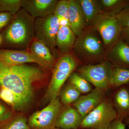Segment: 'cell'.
<instances>
[{
  "mask_svg": "<svg viewBox=\"0 0 129 129\" xmlns=\"http://www.w3.org/2000/svg\"><path fill=\"white\" fill-rule=\"evenodd\" d=\"M78 63L74 57L65 54L56 62L52 75L45 97L48 101L57 98L66 81L77 67Z\"/></svg>",
  "mask_w": 129,
  "mask_h": 129,
  "instance_id": "3957f363",
  "label": "cell"
},
{
  "mask_svg": "<svg viewBox=\"0 0 129 129\" xmlns=\"http://www.w3.org/2000/svg\"><path fill=\"white\" fill-rule=\"evenodd\" d=\"M0 99L11 106L15 111H22L28 104L14 92L2 87L0 88Z\"/></svg>",
  "mask_w": 129,
  "mask_h": 129,
  "instance_id": "d6986e66",
  "label": "cell"
},
{
  "mask_svg": "<svg viewBox=\"0 0 129 129\" xmlns=\"http://www.w3.org/2000/svg\"><path fill=\"white\" fill-rule=\"evenodd\" d=\"M59 97L50 101L45 107L32 114L28 119L30 129H54L58 117L62 110Z\"/></svg>",
  "mask_w": 129,
  "mask_h": 129,
  "instance_id": "52a82bcc",
  "label": "cell"
},
{
  "mask_svg": "<svg viewBox=\"0 0 129 129\" xmlns=\"http://www.w3.org/2000/svg\"><path fill=\"white\" fill-rule=\"evenodd\" d=\"M42 70L22 64L12 65L0 61V87L17 95L28 104L34 95V85L42 79Z\"/></svg>",
  "mask_w": 129,
  "mask_h": 129,
  "instance_id": "6da1fadb",
  "label": "cell"
},
{
  "mask_svg": "<svg viewBox=\"0 0 129 129\" xmlns=\"http://www.w3.org/2000/svg\"><path fill=\"white\" fill-rule=\"evenodd\" d=\"M70 84L74 86L81 93H87L92 90L90 84L79 74L73 73L69 78Z\"/></svg>",
  "mask_w": 129,
  "mask_h": 129,
  "instance_id": "d4e9b609",
  "label": "cell"
},
{
  "mask_svg": "<svg viewBox=\"0 0 129 129\" xmlns=\"http://www.w3.org/2000/svg\"><path fill=\"white\" fill-rule=\"evenodd\" d=\"M81 94L79 91L69 83L61 89L59 98L62 104L68 106L76 101Z\"/></svg>",
  "mask_w": 129,
  "mask_h": 129,
  "instance_id": "7402d4cb",
  "label": "cell"
},
{
  "mask_svg": "<svg viewBox=\"0 0 129 129\" xmlns=\"http://www.w3.org/2000/svg\"><path fill=\"white\" fill-rule=\"evenodd\" d=\"M54 129H60L57 128H55Z\"/></svg>",
  "mask_w": 129,
  "mask_h": 129,
  "instance_id": "e575fe53",
  "label": "cell"
},
{
  "mask_svg": "<svg viewBox=\"0 0 129 129\" xmlns=\"http://www.w3.org/2000/svg\"><path fill=\"white\" fill-rule=\"evenodd\" d=\"M12 116V111L0 101V123L7 120Z\"/></svg>",
  "mask_w": 129,
  "mask_h": 129,
  "instance_id": "f1b7e54d",
  "label": "cell"
},
{
  "mask_svg": "<svg viewBox=\"0 0 129 129\" xmlns=\"http://www.w3.org/2000/svg\"><path fill=\"white\" fill-rule=\"evenodd\" d=\"M117 116L112 103L104 100L83 118L80 128L107 129Z\"/></svg>",
  "mask_w": 129,
  "mask_h": 129,
  "instance_id": "277c9868",
  "label": "cell"
},
{
  "mask_svg": "<svg viewBox=\"0 0 129 129\" xmlns=\"http://www.w3.org/2000/svg\"><path fill=\"white\" fill-rule=\"evenodd\" d=\"M46 44L36 39L30 45V54L42 67L52 68L55 64V60L50 49Z\"/></svg>",
  "mask_w": 129,
  "mask_h": 129,
  "instance_id": "4fadbf2b",
  "label": "cell"
},
{
  "mask_svg": "<svg viewBox=\"0 0 129 129\" xmlns=\"http://www.w3.org/2000/svg\"><path fill=\"white\" fill-rule=\"evenodd\" d=\"M128 83L129 69L113 68L109 80L110 86L117 88Z\"/></svg>",
  "mask_w": 129,
  "mask_h": 129,
  "instance_id": "603a6c76",
  "label": "cell"
},
{
  "mask_svg": "<svg viewBox=\"0 0 129 129\" xmlns=\"http://www.w3.org/2000/svg\"><path fill=\"white\" fill-rule=\"evenodd\" d=\"M13 16L9 13L0 12V29L5 27L9 22Z\"/></svg>",
  "mask_w": 129,
  "mask_h": 129,
  "instance_id": "f546056e",
  "label": "cell"
},
{
  "mask_svg": "<svg viewBox=\"0 0 129 129\" xmlns=\"http://www.w3.org/2000/svg\"><path fill=\"white\" fill-rule=\"evenodd\" d=\"M106 46H112L120 39L123 28L114 15L102 13L92 24Z\"/></svg>",
  "mask_w": 129,
  "mask_h": 129,
  "instance_id": "8992f818",
  "label": "cell"
},
{
  "mask_svg": "<svg viewBox=\"0 0 129 129\" xmlns=\"http://www.w3.org/2000/svg\"><path fill=\"white\" fill-rule=\"evenodd\" d=\"M120 38L129 45V28H123Z\"/></svg>",
  "mask_w": 129,
  "mask_h": 129,
  "instance_id": "1f68e13d",
  "label": "cell"
},
{
  "mask_svg": "<svg viewBox=\"0 0 129 129\" xmlns=\"http://www.w3.org/2000/svg\"><path fill=\"white\" fill-rule=\"evenodd\" d=\"M102 13L115 16L129 5V0L98 1Z\"/></svg>",
  "mask_w": 129,
  "mask_h": 129,
  "instance_id": "ffe728a7",
  "label": "cell"
},
{
  "mask_svg": "<svg viewBox=\"0 0 129 129\" xmlns=\"http://www.w3.org/2000/svg\"><path fill=\"white\" fill-rule=\"evenodd\" d=\"M127 124H128L129 126V118H128V119H127Z\"/></svg>",
  "mask_w": 129,
  "mask_h": 129,
  "instance_id": "d6a6232c",
  "label": "cell"
},
{
  "mask_svg": "<svg viewBox=\"0 0 129 129\" xmlns=\"http://www.w3.org/2000/svg\"><path fill=\"white\" fill-rule=\"evenodd\" d=\"M14 16L5 32V40L13 45L20 48H27L34 37L35 19L23 9Z\"/></svg>",
  "mask_w": 129,
  "mask_h": 129,
  "instance_id": "7a4b0ae2",
  "label": "cell"
},
{
  "mask_svg": "<svg viewBox=\"0 0 129 129\" xmlns=\"http://www.w3.org/2000/svg\"><path fill=\"white\" fill-rule=\"evenodd\" d=\"M114 101L121 116L129 114V91L127 88L123 87L118 90L114 96Z\"/></svg>",
  "mask_w": 129,
  "mask_h": 129,
  "instance_id": "44dd1931",
  "label": "cell"
},
{
  "mask_svg": "<svg viewBox=\"0 0 129 129\" xmlns=\"http://www.w3.org/2000/svg\"><path fill=\"white\" fill-rule=\"evenodd\" d=\"M109 55L119 68L129 69V45L121 38L112 46Z\"/></svg>",
  "mask_w": 129,
  "mask_h": 129,
  "instance_id": "2e32d148",
  "label": "cell"
},
{
  "mask_svg": "<svg viewBox=\"0 0 129 129\" xmlns=\"http://www.w3.org/2000/svg\"><path fill=\"white\" fill-rule=\"evenodd\" d=\"M94 28L84 30L76 39L74 47L78 56L84 59H95L103 53V42Z\"/></svg>",
  "mask_w": 129,
  "mask_h": 129,
  "instance_id": "5b68a950",
  "label": "cell"
},
{
  "mask_svg": "<svg viewBox=\"0 0 129 129\" xmlns=\"http://www.w3.org/2000/svg\"><path fill=\"white\" fill-rule=\"evenodd\" d=\"M115 16L122 28H129V5Z\"/></svg>",
  "mask_w": 129,
  "mask_h": 129,
  "instance_id": "83f0119b",
  "label": "cell"
},
{
  "mask_svg": "<svg viewBox=\"0 0 129 129\" xmlns=\"http://www.w3.org/2000/svg\"><path fill=\"white\" fill-rule=\"evenodd\" d=\"M22 0H0V11L17 14L22 7Z\"/></svg>",
  "mask_w": 129,
  "mask_h": 129,
  "instance_id": "484cf974",
  "label": "cell"
},
{
  "mask_svg": "<svg viewBox=\"0 0 129 129\" xmlns=\"http://www.w3.org/2000/svg\"><path fill=\"white\" fill-rule=\"evenodd\" d=\"M86 24H92L97 16L102 13L98 1L95 0H79Z\"/></svg>",
  "mask_w": 129,
  "mask_h": 129,
  "instance_id": "ac0fdd59",
  "label": "cell"
},
{
  "mask_svg": "<svg viewBox=\"0 0 129 129\" xmlns=\"http://www.w3.org/2000/svg\"><path fill=\"white\" fill-rule=\"evenodd\" d=\"M60 25L54 14L35 19L34 37L51 48L55 47L56 38Z\"/></svg>",
  "mask_w": 129,
  "mask_h": 129,
  "instance_id": "9c48e42d",
  "label": "cell"
},
{
  "mask_svg": "<svg viewBox=\"0 0 129 129\" xmlns=\"http://www.w3.org/2000/svg\"><path fill=\"white\" fill-rule=\"evenodd\" d=\"M107 129H125V125L122 120L116 119L112 122Z\"/></svg>",
  "mask_w": 129,
  "mask_h": 129,
  "instance_id": "4dcf8cb0",
  "label": "cell"
},
{
  "mask_svg": "<svg viewBox=\"0 0 129 129\" xmlns=\"http://www.w3.org/2000/svg\"><path fill=\"white\" fill-rule=\"evenodd\" d=\"M76 35L70 27L60 26L56 38V45L60 51L67 54L74 47Z\"/></svg>",
  "mask_w": 129,
  "mask_h": 129,
  "instance_id": "e0dca14e",
  "label": "cell"
},
{
  "mask_svg": "<svg viewBox=\"0 0 129 129\" xmlns=\"http://www.w3.org/2000/svg\"><path fill=\"white\" fill-rule=\"evenodd\" d=\"M69 20L72 31L79 37L84 31L86 24L78 1L69 0Z\"/></svg>",
  "mask_w": 129,
  "mask_h": 129,
  "instance_id": "5bb4252c",
  "label": "cell"
},
{
  "mask_svg": "<svg viewBox=\"0 0 129 129\" xmlns=\"http://www.w3.org/2000/svg\"><path fill=\"white\" fill-rule=\"evenodd\" d=\"M102 90L95 88L88 94L80 96L74 103L73 106L84 118L104 100Z\"/></svg>",
  "mask_w": 129,
  "mask_h": 129,
  "instance_id": "8fae6325",
  "label": "cell"
},
{
  "mask_svg": "<svg viewBox=\"0 0 129 129\" xmlns=\"http://www.w3.org/2000/svg\"><path fill=\"white\" fill-rule=\"evenodd\" d=\"M83 119L74 107L66 106L62 109L58 117L56 128L60 129H78L80 128Z\"/></svg>",
  "mask_w": 129,
  "mask_h": 129,
  "instance_id": "7c38bea8",
  "label": "cell"
},
{
  "mask_svg": "<svg viewBox=\"0 0 129 129\" xmlns=\"http://www.w3.org/2000/svg\"><path fill=\"white\" fill-rule=\"evenodd\" d=\"M113 68L108 61L96 64H88L79 69V74L95 88L103 91L108 89Z\"/></svg>",
  "mask_w": 129,
  "mask_h": 129,
  "instance_id": "ba28073f",
  "label": "cell"
},
{
  "mask_svg": "<svg viewBox=\"0 0 129 129\" xmlns=\"http://www.w3.org/2000/svg\"><path fill=\"white\" fill-rule=\"evenodd\" d=\"M2 41V38L1 37V36H0V43H1Z\"/></svg>",
  "mask_w": 129,
  "mask_h": 129,
  "instance_id": "836d02e7",
  "label": "cell"
},
{
  "mask_svg": "<svg viewBox=\"0 0 129 129\" xmlns=\"http://www.w3.org/2000/svg\"><path fill=\"white\" fill-rule=\"evenodd\" d=\"M57 0H22V7L35 19L53 14Z\"/></svg>",
  "mask_w": 129,
  "mask_h": 129,
  "instance_id": "30bf717a",
  "label": "cell"
},
{
  "mask_svg": "<svg viewBox=\"0 0 129 129\" xmlns=\"http://www.w3.org/2000/svg\"><path fill=\"white\" fill-rule=\"evenodd\" d=\"M0 129H30L28 119L23 115L12 117L5 122L0 123Z\"/></svg>",
  "mask_w": 129,
  "mask_h": 129,
  "instance_id": "cb8c5ba5",
  "label": "cell"
},
{
  "mask_svg": "<svg viewBox=\"0 0 129 129\" xmlns=\"http://www.w3.org/2000/svg\"><path fill=\"white\" fill-rule=\"evenodd\" d=\"M0 61L12 65H20L27 63L39 64L29 52L24 50H0Z\"/></svg>",
  "mask_w": 129,
  "mask_h": 129,
  "instance_id": "9a60e30c",
  "label": "cell"
},
{
  "mask_svg": "<svg viewBox=\"0 0 129 129\" xmlns=\"http://www.w3.org/2000/svg\"><path fill=\"white\" fill-rule=\"evenodd\" d=\"M69 1H58L53 14L58 19L64 18L69 20Z\"/></svg>",
  "mask_w": 129,
  "mask_h": 129,
  "instance_id": "4316f807",
  "label": "cell"
}]
</instances>
